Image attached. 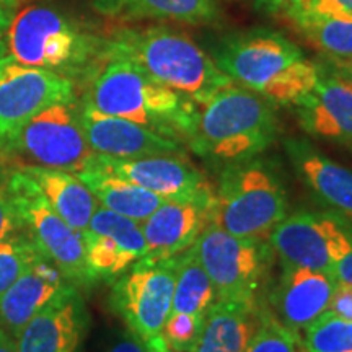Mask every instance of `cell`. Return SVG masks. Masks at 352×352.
<instances>
[{
    "label": "cell",
    "instance_id": "1",
    "mask_svg": "<svg viewBox=\"0 0 352 352\" xmlns=\"http://www.w3.org/2000/svg\"><path fill=\"white\" fill-rule=\"evenodd\" d=\"M212 59L233 82L272 104L297 107L320 80L321 67L280 33H236L212 47Z\"/></svg>",
    "mask_w": 352,
    "mask_h": 352
},
{
    "label": "cell",
    "instance_id": "2",
    "mask_svg": "<svg viewBox=\"0 0 352 352\" xmlns=\"http://www.w3.org/2000/svg\"><path fill=\"white\" fill-rule=\"evenodd\" d=\"M83 101L101 113L124 118L178 140L189 139L197 118L195 101L155 82L120 56L104 54Z\"/></svg>",
    "mask_w": 352,
    "mask_h": 352
},
{
    "label": "cell",
    "instance_id": "3",
    "mask_svg": "<svg viewBox=\"0 0 352 352\" xmlns=\"http://www.w3.org/2000/svg\"><path fill=\"white\" fill-rule=\"evenodd\" d=\"M276 138L274 104L248 88L230 83L197 104L188 144L206 162L230 165L258 157Z\"/></svg>",
    "mask_w": 352,
    "mask_h": 352
},
{
    "label": "cell",
    "instance_id": "4",
    "mask_svg": "<svg viewBox=\"0 0 352 352\" xmlns=\"http://www.w3.org/2000/svg\"><path fill=\"white\" fill-rule=\"evenodd\" d=\"M104 54L124 57L155 82L188 96L196 104L233 83L191 38L162 26L120 30L104 39Z\"/></svg>",
    "mask_w": 352,
    "mask_h": 352
},
{
    "label": "cell",
    "instance_id": "5",
    "mask_svg": "<svg viewBox=\"0 0 352 352\" xmlns=\"http://www.w3.org/2000/svg\"><path fill=\"white\" fill-rule=\"evenodd\" d=\"M7 50L21 64L74 80L85 74L94 76L104 57V41L85 33L54 8L34 6L12 19Z\"/></svg>",
    "mask_w": 352,
    "mask_h": 352
},
{
    "label": "cell",
    "instance_id": "6",
    "mask_svg": "<svg viewBox=\"0 0 352 352\" xmlns=\"http://www.w3.org/2000/svg\"><path fill=\"white\" fill-rule=\"evenodd\" d=\"M212 223L233 236L270 241L287 215V196L279 176L261 160L226 165L214 191Z\"/></svg>",
    "mask_w": 352,
    "mask_h": 352
},
{
    "label": "cell",
    "instance_id": "7",
    "mask_svg": "<svg viewBox=\"0 0 352 352\" xmlns=\"http://www.w3.org/2000/svg\"><path fill=\"white\" fill-rule=\"evenodd\" d=\"M6 191L34 245L74 285L94 283L85 258L82 232L69 226L21 170L12 171Z\"/></svg>",
    "mask_w": 352,
    "mask_h": 352
},
{
    "label": "cell",
    "instance_id": "8",
    "mask_svg": "<svg viewBox=\"0 0 352 352\" xmlns=\"http://www.w3.org/2000/svg\"><path fill=\"white\" fill-rule=\"evenodd\" d=\"M195 246L212 280L217 300L259 305V292L264 287L274 256L270 241L239 239L210 223Z\"/></svg>",
    "mask_w": 352,
    "mask_h": 352
},
{
    "label": "cell",
    "instance_id": "9",
    "mask_svg": "<svg viewBox=\"0 0 352 352\" xmlns=\"http://www.w3.org/2000/svg\"><path fill=\"white\" fill-rule=\"evenodd\" d=\"M80 113L77 100L44 108L20 127L3 153H19L34 165L80 173L95 153L83 132Z\"/></svg>",
    "mask_w": 352,
    "mask_h": 352
},
{
    "label": "cell",
    "instance_id": "10",
    "mask_svg": "<svg viewBox=\"0 0 352 352\" xmlns=\"http://www.w3.org/2000/svg\"><path fill=\"white\" fill-rule=\"evenodd\" d=\"M178 256L132 264L113 285L111 305L127 328L147 342L162 333L171 311Z\"/></svg>",
    "mask_w": 352,
    "mask_h": 352
},
{
    "label": "cell",
    "instance_id": "11",
    "mask_svg": "<svg viewBox=\"0 0 352 352\" xmlns=\"http://www.w3.org/2000/svg\"><path fill=\"white\" fill-rule=\"evenodd\" d=\"M76 98L74 80L46 69L0 57V152L20 127L51 104Z\"/></svg>",
    "mask_w": 352,
    "mask_h": 352
},
{
    "label": "cell",
    "instance_id": "12",
    "mask_svg": "<svg viewBox=\"0 0 352 352\" xmlns=\"http://www.w3.org/2000/svg\"><path fill=\"white\" fill-rule=\"evenodd\" d=\"M347 227L338 215L297 212L277 223L270 245L283 266L308 267L333 276L334 254Z\"/></svg>",
    "mask_w": 352,
    "mask_h": 352
},
{
    "label": "cell",
    "instance_id": "13",
    "mask_svg": "<svg viewBox=\"0 0 352 352\" xmlns=\"http://www.w3.org/2000/svg\"><path fill=\"white\" fill-rule=\"evenodd\" d=\"M85 168L108 171L164 199H189L214 195L204 175L182 155L113 158L94 153Z\"/></svg>",
    "mask_w": 352,
    "mask_h": 352
},
{
    "label": "cell",
    "instance_id": "14",
    "mask_svg": "<svg viewBox=\"0 0 352 352\" xmlns=\"http://www.w3.org/2000/svg\"><path fill=\"white\" fill-rule=\"evenodd\" d=\"M87 266L95 279H113L147 254L142 227L138 220L98 206L82 230Z\"/></svg>",
    "mask_w": 352,
    "mask_h": 352
},
{
    "label": "cell",
    "instance_id": "15",
    "mask_svg": "<svg viewBox=\"0 0 352 352\" xmlns=\"http://www.w3.org/2000/svg\"><path fill=\"white\" fill-rule=\"evenodd\" d=\"M214 195L189 199H166L145 219L142 227L145 259H168L191 248L214 220Z\"/></svg>",
    "mask_w": 352,
    "mask_h": 352
},
{
    "label": "cell",
    "instance_id": "16",
    "mask_svg": "<svg viewBox=\"0 0 352 352\" xmlns=\"http://www.w3.org/2000/svg\"><path fill=\"white\" fill-rule=\"evenodd\" d=\"M88 323L83 298L70 284L21 329L16 347L19 352H80Z\"/></svg>",
    "mask_w": 352,
    "mask_h": 352
},
{
    "label": "cell",
    "instance_id": "17",
    "mask_svg": "<svg viewBox=\"0 0 352 352\" xmlns=\"http://www.w3.org/2000/svg\"><path fill=\"white\" fill-rule=\"evenodd\" d=\"M82 126L88 145L100 155L113 158H142L182 155V140L171 139L124 118L111 116L82 103Z\"/></svg>",
    "mask_w": 352,
    "mask_h": 352
},
{
    "label": "cell",
    "instance_id": "18",
    "mask_svg": "<svg viewBox=\"0 0 352 352\" xmlns=\"http://www.w3.org/2000/svg\"><path fill=\"white\" fill-rule=\"evenodd\" d=\"M336 277L298 266H283V274L271 292L272 315L284 327L300 333L328 310Z\"/></svg>",
    "mask_w": 352,
    "mask_h": 352
},
{
    "label": "cell",
    "instance_id": "19",
    "mask_svg": "<svg viewBox=\"0 0 352 352\" xmlns=\"http://www.w3.org/2000/svg\"><path fill=\"white\" fill-rule=\"evenodd\" d=\"M296 108L307 134L352 148L351 78L321 69L318 83Z\"/></svg>",
    "mask_w": 352,
    "mask_h": 352
},
{
    "label": "cell",
    "instance_id": "20",
    "mask_svg": "<svg viewBox=\"0 0 352 352\" xmlns=\"http://www.w3.org/2000/svg\"><path fill=\"white\" fill-rule=\"evenodd\" d=\"M70 284L59 267L41 254L0 300V327L16 338L34 315Z\"/></svg>",
    "mask_w": 352,
    "mask_h": 352
},
{
    "label": "cell",
    "instance_id": "21",
    "mask_svg": "<svg viewBox=\"0 0 352 352\" xmlns=\"http://www.w3.org/2000/svg\"><path fill=\"white\" fill-rule=\"evenodd\" d=\"M285 152L298 176L321 202L352 217V170L300 139L285 140Z\"/></svg>",
    "mask_w": 352,
    "mask_h": 352
},
{
    "label": "cell",
    "instance_id": "22",
    "mask_svg": "<svg viewBox=\"0 0 352 352\" xmlns=\"http://www.w3.org/2000/svg\"><path fill=\"white\" fill-rule=\"evenodd\" d=\"M261 315V307L217 300L210 307L192 352H246Z\"/></svg>",
    "mask_w": 352,
    "mask_h": 352
},
{
    "label": "cell",
    "instance_id": "23",
    "mask_svg": "<svg viewBox=\"0 0 352 352\" xmlns=\"http://www.w3.org/2000/svg\"><path fill=\"white\" fill-rule=\"evenodd\" d=\"M20 170L38 184L52 209L70 227L77 232L85 230L100 204L76 173L39 165H26Z\"/></svg>",
    "mask_w": 352,
    "mask_h": 352
},
{
    "label": "cell",
    "instance_id": "24",
    "mask_svg": "<svg viewBox=\"0 0 352 352\" xmlns=\"http://www.w3.org/2000/svg\"><path fill=\"white\" fill-rule=\"evenodd\" d=\"M77 176L90 189L101 208L138 220L140 223L166 201L162 196L103 170L83 168Z\"/></svg>",
    "mask_w": 352,
    "mask_h": 352
},
{
    "label": "cell",
    "instance_id": "25",
    "mask_svg": "<svg viewBox=\"0 0 352 352\" xmlns=\"http://www.w3.org/2000/svg\"><path fill=\"white\" fill-rule=\"evenodd\" d=\"M215 302L217 292L197 256L196 246L192 245L179 254L170 314L206 316Z\"/></svg>",
    "mask_w": 352,
    "mask_h": 352
},
{
    "label": "cell",
    "instance_id": "26",
    "mask_svg": "<svg viewBox=\"0 0 352 352\" xmlns=\"http://www.w3.org/2000/svg\"><path fill=\"white\" fill-rule=\"evenodd\" d=\"M121 16L127 20H164L201 25L217 20V0H126Z\"/></svg>",
    "mask_w": 352,
    "mask_h": 352
},
{
    "label": "cell",
    "instance_id": "27",
    "mask_svg": "<svg viewBox=\"0 0 352 352\" xmlns=\"http://www.w3.org/2000/svg\"><path fill=\"white\" fill-rule=\"evenodd\" d=\"M298 32L331 63L352 60V16L305 15L292 20Z\"/></svg>",
    "mask_w": 352,
    "mask_h": 352
},
{
    "label": "cell",
    "instance_id": "28",
    "mask_svg": "<svg viewBox=\"0 0 352 352\" xmlns=\"http://www.w3.org/2000/svg\"><path fill=\"white\" fill-rule=\"evenodd\" d=\"M305 352H352V320L324 311L305 329Z\"/></svg>",
    "mask_w": 352,
    "mask_h": 352
},
{
    "label": "cell",
    "instance_id": "29",
    "mask_svg": "<svg viewBox=\"0 0 352 352\" xmlns=\"http://www.w3.org/2000/svg\"><path fill=\"white\" fill-rule=\"evenodd\" d=\"M41 254L30 236L16 235L0 241V300Z\"/></svg>",
    "mask_w": 352,
    "mask_h": 352
},
{
    "label": "cell",
    "instance_id": "30",
    "mask_svg": "<svg viewBox=\"0 0 352 352\" xmlns=\"http://www.w3.org/2000/svg\"><path fill=\"white\" fill-rule=\"evenodd\" d=\"M246 352H305L300 333L284 327L267 307H261L259 323Z\"/></svg>",
    "mask_w": 352,
    "mask_h": 352
},
{
    "label": "cell",
    "instance_id": "31",
    "mask_svg": "<svg viewBox=\"0 0 352 352\" xmlns=\"http://www.w3.org/2000/svg\"><path fill=\"white\" fill-rule=\"evenodd\" d=\"M206 316L188 314H170L162 329V336L171 349L178 352H192L204 324Z\"/></svg>",
    "mask_w": 352,
    "mask_h": 352
},
{
    "label": "cell",
    "instance_id": "32",
    "mask_svg": "<svg viewBox=\"0 0 352 352\" xmlns=\"http://www.w3.org/2000/svg\"><path fill=\"white\" fill-rule=\"evenodd\" d=\"M290 20L305 15H349L352 0H294L284 10Z\"/></svg>",
    "mask_w": 352,
    "mask_h": 352
},
{
    "label": "cell",
    "instance_id": "33",
    "mask_svg": "<svg viewBox=\"0 0 352 352\" xmlns=\"http://www.w3.org/2000/svg\"><path fill=\"white\" fill-rule=\"evenodd\" d=\"M21 230H25L23 223L13 208L6 188L0 189V241L20 235Z\"/></svg>",
    "mask_w": 352,
    "mask_h": 352
},
{
    "label": "cell",
    "instance_id": "34",
    "mask_svg": "<svg viewBox=\"0 0 352 352\" xmlns=\"http://www.w3.org/2000/svg\"><path fill=\"white\" fill-rule=\"evenodd\" d=\"M333 276L340 283L352 285V228L347 230L334 256Z\"/></svg>",
    "mask_w": 352,
    "mask_h": 352
},
{
    "label": "cell",
    "instance_id": "35",
    "mask_svg": "<svg viewBox=\"0 0 352 352\" xmlns=\"http://www.w3.org/2000/svg\"><path fill=\"white\" fill-rule=\"evenodd\" d=\"M327 314L340 316L344 320H352V285L338 280L336 287L329 300Z\"/></svg>",
    "mask_w": 352,
    "mask_h": 352
},
{
    "label": "cell",
    "instance_id": "36",
    "mask_svg": "<svg viewBox=\"0 0 352 352\" xmlns=\"http://www.w3.org/2000/svg\"><path fill=\"white\" fill-rule=\"evenodd\" d=\"M104 352H151L144 340H140L135 333H132L131 329L121 334L111 346L108 347Z\"/></svg>",
    "mask_w": 352,
    "mask_h": 352
},
{
    "label": "cell",
    "instance_id": "37",
    "mask_svg": "<svg viewBox=\"0 0 352 352\" xmlns=\"http://www.w3.org/2000/svg\"><path fill=\"white\" fill-rule=\"evenodd\" d=\"M91 3L103 15L121 16L122 8L126 6V0H91Z\"/></svg>",
    "mask_w": 352,
    "mask_h": 352
},
{
    "label": "cell",
    "instance_id": "38",
    "mask_svg": "<svg viewBox=\"0 0 352 352\" xmlns=\"http://www.w3.org/2000/svg\"><path fill=\"white\" fill-rule=\"evenodd\" d=\"M12 15L8 7L3 2H0V57L7 50V32L10 28Z\"/></svg>",
    "mask_w": 352,
    "mask_h": 352
},
{
    "label": "cell",
    "instance_id": "39",
    "mask_svg": "<svg viewBox=\"0 0 352 352\" xmlns=\"http://www.w3.org/2000/svg\"><path fill=\"white\" fill-rule=\"evenodd\" d=\"M0 352H19L15 338L0 327Z\"/></svg>",
    "mask_w": 352,
    "mask_h": 352
},
{
    "label": "cell",
    "instance_id": "40",
    "mask_svg": "<svg viewBox=\"0 0 352 352\" xmlns=\"http://www.w3.org/2000/svg\"><path fill=\"white\" fill-rule=\"evenodd\" d=\"M145 344H147L148 351L151 352H178L171 349V347L166 344V341L164 340V336H162V333L157 334V336H153L152 340H148Z\"/></svg>",
    "mask_w": 352,
    "mask_h": 352
},
{
    "label": "cell",
    "instance_id": "41",
    "mask_svg": "<svg viewBox=\"0 0 352 352\" xmlns=\"http://www.w3.org/2000/svg\"><path fill=\"white\" fill-rule=\"evenodd\" d=\"M294 0H258L259 6L272 12H284Z\"/></svg>",
    "mask_w": 352,
    "mask_h": 352
},
{
    "label": "cell",
    "instance_id": "42",
    "mask_svg": "<svg viewBox=\"0 0 352 352\" xmlns=\"http://www.w3.org/2000/svg\"><path fill=\"white\" fill-rule=\"evenodd\" d=\"M333 69L336 70L338 74L344 76L352 80V60L349 63H333Z\"/></svg>",
    "mask_w": 352,
    "mask_h": 352
},
{
    "label": "cell",
    "instance_id": "43",
    "mask_svg": "<svg viewBox=\"0 0 352 352\" xmlns=\"http://www.w3.org/2000/svg\"><path fill=\"white\" fill-rule=\"evenodd\" d=\"M0 2H3V3H6V6H12V3L20 2V0H0Z\"/></svg>",
    "mask_w": 352,
    "mask_h": 352
},
{
    "label": "cell",
    "instance_id": "44",
    "mask_svg": "<svg viewBox=\"0 0 352 352\" xmlns=\"http://www.w3.org/2000/svg\"><path fill=\"white\" fill-rule=\"evenodd\" d=\"M0 153H2V152H0Z\"/></svg>",
    "mask_w": 352,
    "mask_h": 352
}]
</instances>
